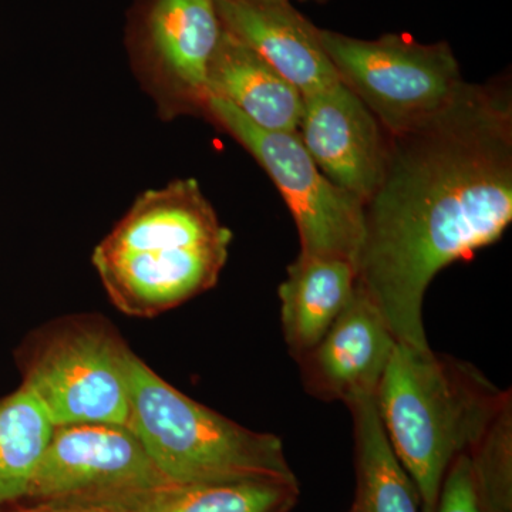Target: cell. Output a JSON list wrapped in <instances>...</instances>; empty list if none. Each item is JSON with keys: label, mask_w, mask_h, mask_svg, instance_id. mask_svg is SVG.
<instances>
[{"label": "cell", "mask_w": 512, "mask_h": 512, "mask_svg": "<svg viewBox=\"0 0 512 512\" xmlns=\"http://www.w3.org/2000/svg\"><path fill=\"white\" fill-rule=\"evenodd\" d=\"M171 484L127 424L56 426L28 498L99 504Z\"/></svg>", "instance_id": "9c48e42d"}, {"label": "cell", "mask_w": 512, "mask_h": 512, "mask_svg": "<svg viewBox=\"0 0 512 512\" xmlns=\"http://www.w3.org/2000/svg\"><path fill=\"white\" fill-rule=\"evenodd\" d=\"M511 390L476 366L397 343L376 393L377 413L423 512H434L451 463L480 439Z\"/></svg>", "instance_id": "3957f363"}, {"label": "cell", "mask_w": 512, "mask_h": 512, "mask_svg": "<svg viewBox=\"0 0 512 512\" xmlns=\"http://www.w3.org/2000/svg\"><path fill=\"white\" fill-rule=\"evenodd\" d=\"M348 512H353L352 508H350V510Z\"/></svg>", "instance_id": "7402d4cb"}, {"label": "cell", "mask_w": 512, "mask_h": 512, "mask_svg": "<svg viewBox=\"0 0 512 512\" xmlns=\"http://www.w3.org/2000/svg\"><path fill=\"white\" fill-rule=\"evenodd\" d=\"M511 220L510 80L464 83L439 114L389 134L356 272L397 343L430 349L423 305L434 276L497 242Z\"/></svg>", "instance_id": "6da1fadb"}, {"label": "cell", "mask_w": 512, "mask_h": 512, "mask_svg": "<svg viewBox=\"0 0 512 512\" xmlns=\"http://www.w3.org/2000/svg\"><path fill=\"white\" fill-rule=\"evenodd\" d=\"M357 284L356 265L338 256L298 255L278 289L282 333L298 362L332 328Z\"/></svg>", "instance_id": "5bb4252c"}, {"label": "cell", "mask_w": 512, "mask_h": 512, "mask_svg": "<svg viewBox=\"0 0 512 512\" xmlns=\"http://www.w3.org/2000/svg\"><path fill=\"white\" fill-rule=\"evenodd\" d=\"M222 29L272 64L303 94L339 82L320 29L292 0H214Z\"/></svg>", "instance_id": "7c38bea8"}, {"label": "cell", "mask_w": 512, "mask_h": 512, "mask_svg": "<svg viewBox=\"0 0 512 512\" xmlns=\"http://www.w3.org/2000/svg\"><path fill=\"white\" fill-rule=\"evenodd\" d=\"M355 437L353 512H423L416 485L394 454L377 413L376 396L346 404Z\"/></svg>", "instance_id": "9a60e30c"}, {"label": "cell", "mask_w": 512, "mask_h": 512, "mask_svg": "<svg viewBox=\"0 0 512 512\" xmlns=\"http://www.w3.org/2000/svg\"><path fill=\"white\" fill-rule=\"evenodd\" d=\"M320 40L340 82L390 136L439 114L466 83L446 42L427 45L403 33L365 40L326 29Z\"/></svg>", "instance_id": "8992f818"}, {"label": "cell", "mask_w": 512, "mask_h": 512, "mask_svg": "<svg viewBox=\"0 0 512 512\" xmlns=\"http://www.w3.org/2000/svg\"><path fill=\"white\" fill-rule=\"evenodd\" d=\"M127 392V426L170 483H298L278 436L249 430L195 402L131 350Z\"/></svg>", "instance_id": "277c9868"}, {"label": "cell", "mask_w": 512, "mask_h": 512, "mask_svg": "<svg viewBox=\"0 0 512 512\" xmlns=\"http://www.w3.org/2000/svg\"><path fill=\"white\" fill-rule=\"evenodd\" d=\"M434 512H485L467 453L460 454L448 468Z\"/></svg>", "instance_id": "d6986e66"}, {"label": "cell", "mask_w": 512, "mask_h": 512, "mask_svg": "<svg viewBox=\"0 0 512 512\" xmlns=\"http://www.w3.org/2000/svg\"><path fill=\"white\" fill-rule=\"evenodd\" d=\"M208 92L256 127L298 133L302 93L272 64L224 29L208 69Z\"/></svg>", "instance_id": "4fadbf2b"}, {"label": "cell", "mask_w": 512, "mask_h": 512, "mask_svg": "<svg viewBox=\"0 0 512 512\" xmlns=\"http://www.w3.org/2000/svg\"><path fill=\"white\" fill-rule=\"evenodd\" d=\"M298 2H313L319 3V5H323V3H328L329 0H298Z\"/></svg>", "instance_id": "44dd1931"}, {"label": "cell", "mask_w": 512, "mask_h": 512, "mask_svg": "<svg viewBox=\"0 0 512 512\" xmlns=\"http://www.w3.org/2000/svg\"><path fill=\"white\" fill-rule=\"evenodd\" d=\"M128 353L119 332L100 316L56 319L20 348L22 386L45 406L55 426L127 424Z\"/></svg>", "instance_id": "5b68a950"}, {"label": "cell", "mask_w": 512, "mask_h": 512, "mask_svg": "<svg viewBox=\"0 0 512 512\" xmlns=\"http://www.w3.org/2000/svg\"><path fill=\"white\" fill-rule=\"evenodd\" d=\"M301 485L278 481L167 484L92 507L110 512H291Z\"/></svg>", "instance_id": "2e32d148"}, {"label": "cell", "mask_w": 512, "mask_h": 512, "mask_svg": "<svg viewBox=\"0 0 512 512\" xmlns=\"http://www.w3.org/2000/svg\"><path fill=\"white\" fill-rule=\"evenodd\" d=\"M485 512H512V397L467 451Z\"/></svg>", "instance_id": "ac0fdd59"}, {"label": "cell", "mask_w": 512, "mask_h": 512, "mask_svg": "<svg viewBox=\"0 0 512 512\" xmlns=\"http://www.w3.org/2000/svg\"><path fill=\"white\" fill-rule=\"evenodd\" d=\"M204 119L234 138L281 192L305 256H338L356 265L363 238V202L329 181L298 133L256 127L228 103L210 97Z\"/></svg>", "instance_id": "52a82bcc"}, {"label": "cell", "mask_w": 512, "mask_h": 512, "mask_svg": "<svg viewBox=\"0 0 512 512\" xmlns=\"http://www.w3.org/2000/svg\"><path fill=\"white\" fill-rule=\"evenodd\" d=\"M221 35L214 0H134L127 20L128 57L161 119L204 117L208 69Z\"/></svg>", "instance_id": "ba28073f"}, {"label": "cell", "mask_w": 512, "mask_h": 512, "mask_svg": "<svg viewBox=\"0 0 512 512\" xmlns=\"http://www.w3.org/2000/svg\"><path fill=\"white\" fill-rule=\"evenodd\" d=\"M55 429L26 387L0 400V507L29 497Z\"/></svg>", "instance_id": "e0dca14e"}, {"label": "cell", "mask_w": 512, "mask_h": 512, "mask_svg": "<svg viewBox=\"0 0 512 512\" xmlns=\"http://www.w3.org/2000/svg\"><path fill=\"white\" fill-rule=\"evenodd\" d=\"M397 340L359 284L332 328L298 360L303 389L322 402L376 396Z\"/></svg>", "instance_id": "8fae6325"}, {"label": "cell", "mask_w": 512, "mask_h": 512, "mask_svg": "<svg viewBox=\"0 0 512 512\" xmlns=\"http://www.w3.org/2000/svg\"><path fill=\"white\" fill-rule=\"evenodd\" d=\"M232 232L192 178L138 195L94 248L110 301L134 318H154L217 285Z\"/></svg>", "instance_id": "7a4b0ae2"}, {"label": "cell", "mask_w": 512, "mask_h": 512, "mask_svg": "<svg viewBox=\"0 0 512 512\" xmlns=\"http://www.w3.org/2000/svg\"><path fill=\"white\" fill-rule=\"evenodd\" d=\"M0 512H110L92 505L72 503H37L33 507L19 508V510Z\"/></svg>", "instance_id": "ffe728a7"}, {"label": "cell", "mask_w": 512, "mask_h": 512, "mask_svg": "<svg viewBox=\"0 0 512 512\" xmlns=\"http://www.w3.org/2000/svg\"><path fill=\"white\" fill-rule=\"evenodd\" d=\"M298 136L333 184L365 202L386 160L389 134L342 82L303 94Z\"/></svg>", "instance_id": "30bf717a"}]
</instances>
